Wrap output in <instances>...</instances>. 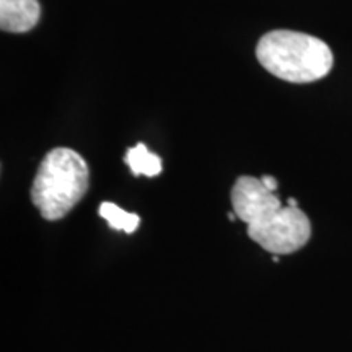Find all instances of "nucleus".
I'll use <instances>...</instances> for the list:
<instances>
[{
    "mask_svg": "<svg viewBox=\"0 0 352 352\" xmlns=\"http://www.w3.org/2000/svg\"><path fill=\"white\" fill-rule=\"evenodd\" d=\"M232 206L248 236L272 254L296 253L308 243L311 223L298 208L284 206L261 178L240 176L232 188Z\"/></svg>",
    "mask_w": 352,
    "mask_h": 352,
    "instance_id": "obj_1",
    "label": "nucleus"
},
{
    "mask_svg": "<svg viewBox=\"0 0 352 352\" xmlns=\"http://www.w3.org/2000/svg\"><path fill=\"white\" fill-rule=\"evenodd\" d=\"M256 57L267 72L292 83H310L327 77L333 69V51L320 38L274 30L258 41Z\"/></svg>",
    "mask_w": 352,
    "mask_h": 352,
    "instance_id": "obj_2",
    "label": "nucleus"
},
{
    "mask_svg": "<svg viewBox=\"0 0 352 352\" xmlns=\"http://www.w3.org/2000/svg\"><path fill=\"white\" fill-rule=\"evenodd\" d=\"M90 170L76 151L57 147L47 152L33 179L32 202L46 220H60L87 195Z\"/></svg>",
    "mask_w": 352,
    "mask_h": 352,
    "instance_id": "obj_3",
    "label": "nucleus"
},
{
    "mask_svg": "<svg viewBox=\"0 0 352 352\" xmlns=\"http://www.w3.org/2000/svg\"><path fill=\"white\" fill-rule=\"evenodd\" d=\"M41 19L38 0H0V28L7 33H26Z\"/></svg>",
    "mask_w": 352,
    "mask_h": 352,
    "instance_id": "obj_4",
    "label": "nucleus"
},
{
    "mask_svg": "<svg viewBox=\"0 0 352 352\" xmlns=\"http://www.w3.org/2000/svg\"><path fill=\"white\" fill-rule=\"evenodd\" d=\"M126 164L135 176H157L162 173V160L155 153L148 152V148L144 144H138L135 147L127 148Z\"/></svg>",
    "mask_w": 352,
    "mask_h": 352,
    "instance_id": "obj_5",
    "label": "nucleus"
},
{
    "mask_svg": "<svg viewBox=\"0 0 352 352\" xmlns=\"http://www.w3.org/2000/svg\"><path fill=\"white\" fill-rule=\"evenodd\" d=\"M98 212L114 230L134 233L140 226V217L138 214L127 212V210L121 209L120 206L113 204V202H103L100 206Z\"/></svg>",
    "mask_w": 352,
    "mask_h": 352,
    "instance_id": "obj_6",
    "label": "nucleus"
},
{
    "mask_svg": "<svg viewBox=\"0 0 352 352\" xmlns=\"http://www.w3.org/2000/svg\"><path fill=\"white\" fill-rule=\"evenodd\" d=\"M261 182H263L264 186L270 189V191H274V192H276L277 186H279V184H277V179L274 178V176H270V175H264L263 178H261Z\"/></svg>",
    "mask_w": 352,
    "mask_h": 352,
    "instance_id": "obj_7",
    "label": "nucleus"
},
{
    "mask_svg": "<svg viewBox=\"0 0 352 352\" xmlns=\"http://www.w3.org/2000/svg\"><path fill=\"white\" fill-rule=\"evenodd\" d=\"M287 206H290V208H298V201L294 199V197H289Z\"/></svg>",
    "mask_w": 352,
    "mask_h": 352,
    "instance_id": "obj_8",
    "label": "nucleus"
}]
</instances>
